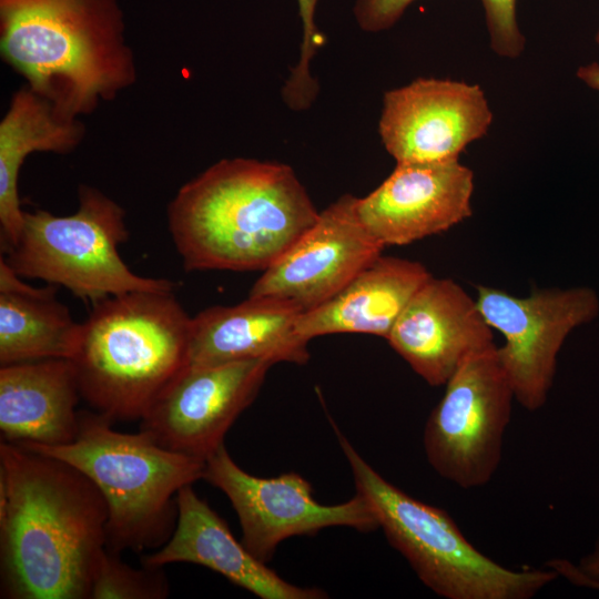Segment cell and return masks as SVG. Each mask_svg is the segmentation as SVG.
I'll list each match as a JSON object with an SVG mask.
<instances>
[{
    "label": "cell",
    "mask_w": 599,
    "mask_h": 599,
    "mask_svg": "<svg viewBox=\"0 0 599 599\" xmlns=\"http://www.w3.org/2000/svg\"><path fill=\"white\" fill-rule=\"evenodd\" d=\"M106 525L105 500L81 471L1 441V598L90 599Z\"/></svg>",
    "instance_id": "obj_1"
},
{
    "label": "cell",
    "mask_w": 599,
    "mask_h": 599,
    "mask_svg": "<svg viewBox=\"0 0 599 599\" xmlns=\"http://www.w3.org/2000/svg\"><path fill=\"white\" fill-rule=\"evenodd\" d=\"M288 164L225 158L184 183L167 225L186 271H264L317 220Z\"/></svg>",
    "instance_id": "obj_2"
},
{
    "label": "cell",
    "mask_w": 599,
    "mask_h": 599,
    "mask_svg": "<svg viewBox=\"0 0 599 599\" xmlns=\"http://www.w3.org/2000/svg\"><path fill=\"white\" fill-rule=\"evenodd\" d=\"M0 55L67 119L138 79L120 0H0Z\"/></svg>",
    "instance_id": "obj_3"
},
{
    "label": "cell",
    "mask_w": 599,
    "mask_h": 599,
    "mask_svg": "<svg viewBox=\"0 0 599 599\" xmlns=\"http://www.w3.org/2000/svg\"><path fill=\"white\" fill-rule=\"evenodd\" d=\"M191 327L174 291L94 303L71 359L82 399L113 422L140 420L186 365Z\"/></svg>",
    "instance_id": "obj_4"
},
{
    "label": "cell",
    "mask_w": 599,
    "mask_h": 599,
    "mask_svg": "<svg viewBox=\"0 0 599 599\" xmlns=\"http://www.w3.org/2000/svg\"><path fill=\"white\" fill-rule=\"evenodd\" d=\"M112 423L98 412L79 410L73 441L19 445L69 464L94 484L108 507L110 550L158 549L175 528L177 493L204 478L205 461L172 451L142 430L118 432Z\"/></svg>",
    "instance_id": "obj_5"
},
{
    "label": "cell",
    "mask_w": 599,
    "mask_h": 599,
    "mask_svg": "<svg viewBox=\"0 0 599 599\" xmlns=\"http://www.w3.org/2000/svg\"><path fill=\"white\" fill-rule=\"evenodd\" d=\"M356 493L388 542L419 580L446 599H530L559 576L551 568L511 569L477 549L444 509L420 501L377 473L332 422Z\"/></svg>",
    "instance_id": "obj_6"
},
{
    "label": "cell",
    "mask_w": 599,
    "mask_h": 599,
    "mask_svg": "<svg viewBox=\"0 0 599 599\" xmlns=\"http://www.w3.org/2000/svg\"><path fill=\"white\" fill-rule=\"evenodd\" d=\"M75 213L24 211L23 225L6 261L21 277L39 278L69 290L92 304L141 291H175L167 278L141 276L129 268L119 246L129 240L125 211L91 185L78 189Z\"/></svg>",
    "instance_id": "obj_7"
},
{
    "label": "cell",
    "mask_w": 599,
    "mask_h": 599,
    "mask_svg": "<svg viewBox=\"0 0 599 599\" xmlns=\"http://www.w3.org/2000/svg\"><path fill=\"white\" fill-rule=\"evenodd\" d=\"M424 428L432 468L463 489L488 484L498 469L515 395L495 344L464 359Z\"/></svg>",
    "instance_id": "obj_8"
},
{
    "label": "cell",
    "mask_w": 599,
    "mask_h": 599,
    "mask_svg": "<svg viewBox=\"0 0 599 599\" xmlns=\"http://www.w3.org/2000/svg\"><path fill=\"white\" fill-rule=\"evenodd\" d=\"M477 290L480 313L504 336L497 353L515 400L529 412L540 409L552 386L565 339L599 314L596 292L589 287L550 288L517 297L488 286Z\"/></svg>",
    "instance_id": "obj_9"
},
{
    "label": "cell",
    "mask_w": 599,
    "mask_h": 599,
    "mask_svg": "<svg viewBox=\"0 0 599 599\" xmlns=\"http://www.w3.org/2000/svg\"><path fill=\"white\" fill-rule=\"evenodd\" d=\"M222 490L234 508L242 542L263 562L293 536L315 535L327 527L344 526L362 532L379 528L368 501L359 494L338 505H322L312 485L296 473L264 478L246 473L225 445L205 460L204 478Z\"/></svg>",
    "instance_id": "obj_10"
},
{
    "label": "cell",
    "mask_w": 599,
    "mask_h": 599,
    "mask_svg": "<svg viewBox=\"0 0 599 599\" xmlns=\"http://www.w3.org/2000/svg\"><path fill=\"white\" fill-rule=\"evenodd\" d=\"M272 359L184 366L140 419V430L161 446L206 460L255 399Z\"/></svg>",
    "instance_id": "obj_11"
},
{
    "label": "cell",
    "mask_w": 599,
    "mask_h": 599,
    "mask_svg": "<svg viewBox=\"0 0 599 599\" xmlns=\"http://www.w3.org/2000/svg\"><path fill=\"white\" fill-rule=\"evenodd\" d=\"M491 122L478 84L417 78L384 93L377 131L396 163L440 162L458 160Z\"/></svg>",
    "instance_id": "obj_12"
},
{
    "label": "cell",
    "mask_w": 599,
    "mask_h": 599,
    "mask_svg": "<svg viewBox=\"0 0 599 599\" xmlns=\"http://www.w3.org/2000/svg\"><path fill=\"white\" fill-rule=\"evenodd\" d=\"M346 193L319 211L316 222L253 284L248 296L290 302L303 312L318 307L346 286L384 250Z\"/></svg>",
    "instance_id": "obj_13"
},
{
    "label": "cell",
    "mask_w": 599,
    "mask_h": 599,
    "mask_svg": "<svg viewBox=\"0 0 599 599\" xmlns=\"http://www.w3.org/2000/svg\"><path fill=\"white\" fill-rule=\"evenodd\" d=\"M474 173L459 160L396 163L370 193L358 197L366 229L387 245L441 233L471 215Z\"/></svg>",
    "instance_id": "obj_14"
},
{
    "label": "cell",
    "mask_w": 599,
    "mask_h": 599,
    "mask_svg": "<svg viewBox=\"0 0 599 599\" xmlns=\"http://www.w3.org/2000/svg\"><path fill=\"white\" fill-rule=\"evenodd\" d=\"M386 341L432 386L445 385L466 357L494 344L476 300L449 278L430 277Z\"/></svg>",
    "instance_id": "obj_15"
},
{
    "label": "cell",
    "mask_w": 599,
    "mask_h": 599,
    "mask_svg": "<svg viewBox=\"0 0 599 599\" xmlns=\"http://www.w3.org/2000/svg\"><path fill=\"white\" fill-rule=\"evenodd\" d=\"M177 518L167 541L144 555L143 566L163 568L175 562L206 567L262 599H322L318 588L287 582L237 541L227 524L194 491L192 485L176 496Z\"/></svg>",
    "instance_id": "obj_16"
},
{
    "label": "cell",
    "mask_w": 599,
    "mask_h": 599,
    "mask_svg": "<svg viewBox=\"0 0 599 599\" xmlns=\"http://www.w3.org/2000/svg\"><path fill=\"white\" fill-rule=\"evenodd\" d=\"M301 313L290 302L254 296L233 306L207 307L192 317L185 366L260 358L306 364L308 342L295 329Z\"/></svg>",
    "instance_id": "obj_17"
},
{
    "label": "cell",
    "mask_w": 599,
    "mask_h": 599,
    "mask_svg": "<svg viewBox=\"0 0 599 599\" xmlns=\"http://www.w3.org/2000/svg\"><path fill=\"white\" fill-rule=\"evenodd\" d=\"M81 397L71 359L1 365L0 430L4 441L65 445L77 436Z\"/></svg>",
    "instance_id": "obj_18"
},
{
    "label": "cell",
    "mask_w": 599,
    "mask_h": 599,
    "mask_svg": "<svg viewBox=\"0 0 599 599\" xmlns=\"http://www.w3.org/2000/svg\"><path fill=\"white\" fill-rule=\"evenodd\" d=\"M430 277L419 262L379 255L327 302L301 313L296 333L307 342L339 333L386 338L410 298Z\"/></svg>",
    "instance_id": "obj_19"
},
{
    "label": "cell",
    "mask_w": 599,
    "mask_h": 599,
    "mask_svg": "<svg viewBox=\"0 0 599 599\" xmlns=\"http://www.w3.org/2000/svg\"><path fill=\"white\" fill-rule=\"evenodd\" d=\"M84 136L80 119L64 118L28 84L12 93L0 121V227L4 251L16 244L23 225L18 177L26 159L34 152L71 153Z\"/></svg>",
    "instance_id": "obj_20"
},
{
    "label": "cell",
    "mask_w": 599,
    "mask_h": 599,
    "mask_svg": "<svg viewBox=\"0 0 599 599\" xmlns=\"http://www.w3.org/2000/svg\"><path fill=\"white\" fill-rule=\"evenodd\" d=\"M0 257V366L72 359L81 323L55 297V285L33 287Z\"/></svg>",
    "instance_id": "obj_21"
},
{
    "label": "cell",
    "mask_w": 599,
    "mask_h": 599,
    "mask_svg": "<svg viewBox=\"0 0 599 599\" xmlns=\"http://www.w3.org/2000/svg\"><path fill=\"white\" fill-rule=\"evenodd\" d=\"M170 591L162 568H134L108 547L97 565L90 599H164Z\"/></svg>",
    "instance_id": "obj_22"
},
{
    "label": "cell",
    "mask_w": 599,
    "mask_h": 599,
    "mask_svg": "<svg viewBox=\"0 0 599 599\" xmlns=\"http://www.w3.org/2000/svg\"><path fill=\"white\" fill-rule=\"evenodd\" d=\"M318 1L296 0L302 27L300 53L297 62L290 69V73L281 89L284 104L294 112L309 110L319 93L318 80L311 70L312 61L326 41L316 23Z\"/></svg>",
    "instance_id": "obj_23"
},
{
    "label": "cell",
    "mask_w": 599,
    "mask_h": 599,
    "mask_svg": "<svg viewBox=\"0 0 599 599\" xmlns=\"http://www.w3.org/2000/svg\"><path fill=\"white\" fill-rule=\"evenodd\" d=\"M480 1L493 51L501 58L520 57L525 50L526 40L517 23V0Z\"/></svg>",
    "instance_id": "obj_24"
},
{
    "label": "cell",
    "mask_w": 599,
    "mask_h": 599,
    "mask_svg": "<svg viewBox=\"0 0 599 599\" xmlns=\"http://www.w3.org/2000/svg\"><path fill=\"white\" fill-rule=\"evenodd\" d=\"M416 0H355L353 14L358 28L378 33L394 27Z\"/></svg>",
    "instance_id": "obj_25"
},
{
    "label": "cell",
    "mask_w": 599,
    "mask_h": 599,
    "mask_svg": "<svg viewBox=\"0 0 599 599\" xmlns=\"http://www.w3.org/2000/svg\"><path fill=\"white\" fill-rule=\"evenodd\" d=\"M546 566L575 585L599 589V537L578 565L566 559H552Z\"/></svg>",
    "instance_id": "obj_26"
},
{
    "label": "cell",
    "mask_w": 599,
    "mask_h": 599,
    "mask_svg": "<svg viewBox=\"0 0 599 599\" xmlns=\"http://www.w3.org/2000/svg\"><path fill=\"white\" fill-rule=\"evenodd\" d=\"M577 78L599 92V63L592 62L577 70Z\"/></svg>",
    "instance_id": "obj_27"
},
{
    "label": "cell",
    "mask_w": 599,
    "mask_h": 599,
    "mask_svg": "<svg viewBox=\"0 0 599 599\" xmlns=\"http://www.w3.org/2000/svg\"><path fill=\"white\" fill-rule=\"evenodd\" d=\"M595 40H596L597 44L599 45V29H598V31H597V33H596Z\"/></svg>",
    "instance_id": "obj_28"
}]
</instances>
